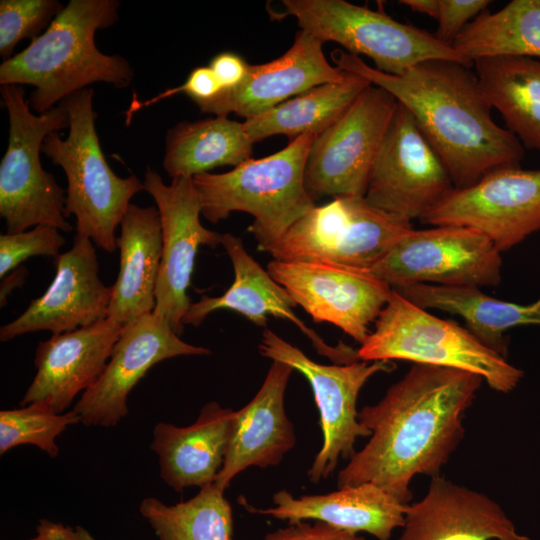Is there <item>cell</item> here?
Masks as SVG:
<instances>
[{"mask_svg":"<svg viewBox=\"0 0 540 540\" xmlns=\"http://www.w3.org/2000/svg\"><path fill=\"white\" fill-rule=\"evenodd\" d=\"M484 380L458 369L418 364L374 405L358 411L370 432L338 473V488L372 483L404 504L414 476H439L464 437L463 417Z\"/></svg>","mask_w":540,"mask_h":540,"instance_id":"cell-1","label":"cell"},{"mask_svg":"<svg viewBox=\"0 0 540 540\" xmlns=\"http://www.w3.org/2000/svg\"><path fill=\"white\" fill-rule=\"evenodd\" d=\"M331 58L340 70L388 91L412 114L455 188L470 186L496 169L520 166L523 146L492 119L471 67L435 59L391 75L343 50H334Z\"/></svg>","mask_w":540,"mask_h":540,"instance_id":"cell-2","label":"cell"},{"mask_svg":"<svg viewBox=\"0 0 540 540\" xmlns=\"http://www.w3.org/2000/svg\"><path fill=\"white\" fill-rule=\"evenodd\" d=\"M117 0H70L28 47L0 65V84L34 87L28 105L43 114L69 95L96 82L129 86L134 72L120 55L99 51L97 30L118 18Z\"/></svg>","mask_w":540,"mask_h":540,"instance_id":"cell-3","label":"cell"},{"mask_svg":"<svg viewBox=\"0 0 540 540\" xmlns=\"http://www.w3.org/2000/svg\"><path fill=\"white\" fill-rule=\"evenodd\" d=\"M317 134L289 141L280 151L260 159L250 158L225 173L193 177L201 214L216 224L241 211L254 220L248 230L258 249L268 250L304 214L315 206L304 183L306 161Z\"/></svg>","mask_w":540,"mask_h":540,"instance_id":"cell-4","label":"cell"},{"mask_svg":"<svg viewBox=\"0 0 540 540\" xmlns=\"http://www.w3.org/2000/svg\"><path fill=\"white\" fill-rule=\"evenodd\" d=\"M94 90H79L60 103L69 115V133L43 141L41 153L60 166L67 179L66 216L76 218V233L108 253L117 248L115 235L132 197L145 190L135 175L122 178L108 165L95 129Z\"/></svg>","mask_w":540,"mask_h":540,"instance_id":"cell-5","label":"cell"},{"mask_svg":"<svg viewBox=\"0 0 540 540\" xmlns=\"http://www.w3.org/2000/svg\"><path fill=\"white\" fill-rule=\"evenodd\" d=\"M359 361L405 360L474 373L495 391H512L523 372L467 328L441 319L395 290L357 350Z\"/></svg>","mask_w":540,"mask_h":540,"instance_id":"cell-6","label":"cell"},{"mask_svg":"<svg viewBox=\"0 0 540 540\" xmlns=\"http://www.w3.org/2000/svg\"><path fill=\"white\" fill-rule=\"evenodd\" d=\"M2 101L9 115V141L0 163V216L7 233H18L38 225L70 232L66 216V190L40 161L44 139L69 127L62 103L35 115L19 85L1 86Z\"/></svg>","mask_w":540,"mask_h":540,"instance_id":"cell-7","label":"cell"},{"mask_svg":"<svg viewBox=\"0 0 540 540\" xmlns=\"http://www.w3.org/2000/svg\"><path fill=\"white\" fill-rule=\"evenodd\" d=\"M275 18L293 16L302 31L323 44L336 42L354 55L371 58L375 69L403 75L415 65L435 59L471 67L452 47L434 34L401 23L383 10H372L345 0H283Z\"/></svg>","mask_w":540,"mask_h":540,"instance_id":"cell-8","label":"cell"},{"mask_svg":"<svg viewBox=\"0 0 540 540\" xmlns=\"http://www.w3.org/2000/svg\"><path fill=\"white\" fill-rule=\"evenodd\" d=\"M411 221L345 196L314 206L268 250L278 261H320L370 271L408 232Z\"/></svg>","mask_w":540,"mask_h":540,"instance_id":"cell-9","label":"cell"},{"mask_svg":"<svg viewBox=\"0 0 540 540\" xmlns=\"http://www.w3.org/2000/svg\"><path fill=\"white\" fill-rule=\"evenodd\" d=\"M397 106L388 91L370 84L336 122L315 136L304 174L314 201L324 196H365L373 162Z\"/></svg>","mask_w":540,"mask_h":540,"instance_id":"cell-10","label":"cell"},{"mask_svg":"<svg viewBox=\"0 0 540 540\" xmlns=\"http://www.w3.org/2000/svg\"><path fill=\"white\" fill-rule=\"evenodd\" d=\"M501 252L481 232L443 225L412 229L369 271L393 290L413 284L483 287L501 280Z\"/></svg>","mask_w":540,"mask_h":540,"instance_id":"cell-11","label":"cell"},{"mask_svg":"<svg viewBox=\"0 0 540 540\" xmlns=\"http://www.w3.org/2000/svg\"><path fill=\"white\" fill-rule=\"evenodd\" d=\"M259 351L272 361L290 365L310 383L320 414L323 444L307 475L313 483L327 479L340 458L350 459L355 454L356 440L370 436L358 420L357 398L373 375L391 371L393 364L390 361L320 364L270 329L263 331Z\"/></svg>","mask_w":540,"mask_h":540,"instance_id":"cell-12","label":"cell"},{"mask_svg":"<svg viewBox=\"0 0 540 540\" xmlns=\"http://www.w3.org/2000/svg\"><path fill=\"white\" fill-rule=\"evenodd\" d=\"M454 188L412 114L398 103L373 162L365 199L406 220H421Z\"/></svg>","mask_w":540,"mask_h":540,"instance_id":"cell-13","label":"cell"},{"mask_svg":"<svg viewBox=\"0 0 540 540\" xmlns=\"http://www.w3.org/2000/svg\"><path fill=\"white\" fill-rule=\"evenodd\" d=\"M420 221L472 228L500 252L508 250L540 230V170L496 169L470 186L454 188Z\"/></svg>","mask_w":540,"mask_h":540,"instance_id":"cell-14","label":"cell"},{"mask_svg":"<svg viewBox=\"0 0 540 540\" xmlns=\"http://www.w3.org/2000/svg\"><path fill=\"white\" fill-rule=\"evenodd\" d=\"M144 188L159 211L162 231V257L155 291L153 313L166 320L179 336L183 318L191 305L187 290L191 284L200 246L216 248L221 236L200 222L201 203L193 178L172 179L165 184L161 176L147 167Z\"/></svg>","mask_w":540,"mask_h":540,"instance_id":"cell-15","label":"cell"},{"mask_svg":"<svg viewBox=\"0 0 540 540\" xmlns=\"http://www.w3.org/2000/svg\"><path fill=\"white\" fill-rule=\"evenodd\" d=\"M267 271L314 322L331 323L360 345L393 291L367 270L327 262L273 259Z\"/></svg>","mask_w":540,"mask_h":540,"instance_id":"cell-16","label":"cell"},{"mask_svg":"<svg viewBox=\"0 0 540 540\" xmlns=\"http://www.w3.org/2000/svg\"><path fill=\"white\" fill-rule=\"evenodd\" d=\"M210 354L208 348L181 340L153 312L144 315L123 327L102 375L73 410L85 426H116L128 415L129 393L152 366L177 356Z\"/></svg>","mask_w":540,"mask_h":540,"instance_id":"cell-17","label":"cell"},{"mask_svg":"<svg viewBox=\"0 0 540 540\" xmlns=\"http://www.w3.org/2000/svg\"><path fill=\"white\" fill-rule=\"evenodd\" d=\"M94 245L76 233L72 247L54 258L55 276L47 290L16 319L1 326V342L41 330L61 334L107 318L113 287L99 277Z\"/></svg>","mask_w":540,"mask_h":540,"instance_id":"cell-18","label":"cell"},{"mask_svg":"<svg viewBox=\"0 0 540 540\" xmlns=\"http://www.w3.org/2000/svg\"><path fill=\"white\" fill-rule=\"evenodd\" d=\"M122 329L105 318L40 342L34 358L36 374L20 406L37 402L64 413L102 375Z\"/></svg>","mask_w":540,"mask_h":540,"instance_id":"cell-19","label":"cell"},{"mask_svg":"<svg viewBox=\"0 0 540 540\" xmlns=\"http://www.w3.org/2000/svg\"><path fill=\"white\" fill-rule=\"evenodd\" d=\"M322 46L319 40L298 31L292 46L282 56L264 64L250 65L239 87L223 91L216 99L199 107L200 111L215 116L235 113L246 120L311 88L344 80L347 72L327 61Z\"/></svg>","mask_w":540,"mask_h":540,"instance_id":"cell-20","label":"cell"},{"mask_svg":"<svg viewBox=\"0 0 540 540\" xmlns=\"http://www.w3.org/2000/svg\"><path fill=\"white\" fill-rule=\"evenodd\" d=\"M221 245L232 262L234 282L221 296L203 295L199 301L191 303L183 318L184 326H199L210 313L222 309L238 312L260 327L266 326L269 316L282 318L294 323L319 353L341 364L357 361V351L344 344L327 345L295 314L294 299L246 251L240 237L222 234Z\"/></svg>","mask_w":540,"mask_h":540,"instance_id":"cell-21","label":"cell"},{"mask_svg":"<svg viewBox=\"0 0 540 540\" xmlns=\"http://www.w3.org/2000/svg\"><path fill=\"white\" fill-rule=\"evenodd\" d=\"M293 368L272 361L253 399L234 411L223 466L214 482L225 491L233 478L249 467L278 465L294 447L293 423L284 406L286 387Z\"/></svg>","mask_w":540,"mask_h":540,"instance_id":"cell-22","label":"cell"},{"mask_svg":"<svg viewBox=\"0 0 540 540\" xmlns=\"http://www.w3.org/2000/svg\"><path fill=\"white\" fill-rule=\"evenodd\" d=\"M397 540H529L489 496L439 476L409 504Z\"/></svg>","mask_w":540,"mask_h":540,"instance_id":"cell-23","label":"cell"},{"mask_svg":"<svg viewBox=\"0 0 540 540\" xmlns=\"http://www.w3.org/2000/svg\"><path fill=\"white\" fill-rule=\"evenodd\" d=\"M273 503V507L258 509L244 498L241 501L254 514L272 516L289 523L321 521L354 533L366 532L378 540H389L395 529L403 527L409 505L372 483L298 498L287 490H280L273 495Z\"/></svg>","mask_w":540,"mask_h":540,"instance_id":"cell-24","label":"cell"},{"mask_svg":"<svg viewBox=\"0 0 540 540\" xmlns=\"http://www.w3.org/2000/svg\"><path fill=\"white\" fill-rule=\"evenodd\" d=\"M233 410L205 404L194 423L178 427L159 422L150 449L159 457L160 476L176 492L212 484L223 466Z\"/></svg>","mask_w":540,"mask_h":540,"instance_id":"cell-25","label":"cell"},{"mask_svg":"<svg viewBox=\"0 0 540 540\" xmlns=\"http://www.w3.org/2000/svg\"><path fill=\"white\" fill-rule=\"evenodd\" d=\"M117 237L120 270L112 285L107 318L124 327L150 314L162 257V231L157 207L130 204Z\"/></svg>","mask_w":540,"mask_h":540,"instance_id":"cell-26","label":"cell"},{"mask_svg":"<svg viewBox=\"0 0 540 540\" xmlns=\"http://www.w3.org/2000/svg\"><path fill=\"white\" fill-rule=\"evenodd\" d=\"M395 291L423 309H438L462 317L473 335L505 358L508 329L540 325V297L522 305L488 296L478 287L413 284Z\"/></svg>","mask_w":540,"mask_h":540,"instance_id":"cell-27","label":"cell"},{"mask_svg":"<svg viewBox=\"0 0 540 540\" xmlns=\"http://www.w3.org/2000/svg\"><path fill=\"white\" fill-rule=\"evenodd\" d=\"M479 88L508 130L529 149L540 151V59L494 56L473 62Z\"/></svg>","mask_w":540,"mask_h":540,"instance_id":"cell-28","label":"cell"},{"mask_svg":"<svg viewBox=\"0 0 540 540\" xmlns=\"http://www.w3.org/2000/svg\"><path fill=\"white\" fill-rule=\"evenodd\" d=\"M254 142L244 123L227 116L183 121L165 136L163 168L171 179L191 177L251 158Z\"/></svg>","mask_w":540,"mask_h":540,"instance_id":"cell-29","label":"cell"},{"mask_svg":"<svg viewBox=\"0 0 540 540\" xmlns=\"http://www.w3.org/2000/svg\"><path fill=\"white\" fill-rule=\"evenodd\" d=\"M371 83L348 73L340 82L311 88L274 108L246 119V132L255 143L273 135H285L290 141L297 137L319 134L350 107Z\"/></svg>","mask_w":540,"mask_h":540,"instance_id":"cell-30","label":"cell"},{"mask_svg":"<svg viewBox=\"0 0 540 540\" xmlns=\"http://www.w3.org/2000/svg\"><path fill=\"white\" fill-rule=\"evenodd\" d=\"M453 50L467 63L494 56L540 59V0H513L484 10L457 36Z\"/></svg>","mask_w":540,"mask_h":540,"instance_id":"cell-31","label":"cell"},{"mask_svg":"<svg viewBox=\"0 0 540 540\" xmlns=\"http://www.w3.org/2000/svg\"><path fill=\"white\" fill-rule=\"evenodd\" d=\"M139 512L159 540H233L232 507L215 483L173 505L146 497Z\"/></svg>","mask_w":540,"mask_h":540,"instance_id":"cell-32","label":"cell"},{"mask_svg":"<svg viewBox=\"0 0 540 540\" xmlns=\"http://www.w3.org/2000/svg\"><path fill=\"white\" fill-rule=\"evenodd\" d=\"M80 422L72 409L56 413L42 403H30L0 411V454L19 445L30 444L54 458L59 453L56 438L67 427Z\"/></svg>","mask_w":540,"mask_h":540,"instance_id":"cell-33","label":"cell"},{"mask_svg":"<svg viewBox=\"0 0 540 540\" xmlns=\"http://www.w3.org/2000/svg\"><path fill=\"white\" fill-rule=\"evenodd\" d=\"M64 5L57 0H1L0 55L4 61L12 57L17 43L34 39L48 28Z\"/></svg>","mask_w":540,"mask_h":540,"instance_id":"cell-34","label":"cell"},{"mask_svg":"<svg viewBox=\"0 0 540 540\" xmlns=\"http://www.w3.org/2000/svg\"><path fill=\"white\" fill-rule=\"evenodd\" d=\"M65 244L59 229L38 225L18 233L0 235V277L3 279L23 261L33 256L57 257Z\"/></svg>","mask_w":540,"mask_h":540,"instance_id":"cell-35","label":"cell"},{"mask_svg":"<svg viewBox=\"0 0 540 540\" xmlns=\"http://www.w3.org/2000/svg\"><path fill=\"white\" fill-rule=\"evenodd\" d=\"M489 0H439L438 27L434 36L443 44L452 46L463 29L481 12Z\"/></svg>","mask_w":540,"mask_h":540,"instance_id":"cell-36","label":"cell"},{"mask_svg":"<svg viewBox=\"0 0 540 540\" xmlns=\"http://www.w3.org/2000/svg\"><path fill=\"white\" fill-rule=\"evenodd\" d=\"M262 540H364L358 533L342 530L321 521L289 523L268 533Z\"/></svg>","mask_w":540,"mask_h":540,"instance_id":"cell-37","label":"cell"},{"mask_svg":"<svg viewBox=\"0 0 540 540\" xmlns=\"http://www.w3.org/2000/svg\"><path fill=\"white\" fill-rule=\"evenodd\" d=\"M249 66L240 55L230 51L217 54L209 64L223 91L239 87L246 79Z\"/></svg>","mask_w":540,"mask_h":540,"instance_id":"cell-38","label":"cell"},{"mask_svg":"<svg viewBox=\"0 0 540 540\" xmlns=\"http://www.w3.org/2000/svg\"><path fill=\"white\" fill-rule=\"evenodd\" d=\"M26 540H96L85 528L71 527L49 519H40L35 535Z\"/></svg>","mask_w":540,"mask_h":540,"instance_id":"cell-39","label":"cell"},{"mask_svg":"<svg viewBox=\"0 0 540 540\" xmlns=\"http://www.w3.org/2000/svg\"><path fill=\"white\" fill-rule=\"evenodd\" d=\"M26 275H27V271L25 270V268L20 267L12 271V274L9 275L8 277L3 278L4 280L1 283V290H0L1 307H3L6 304L8 294L15 287L21 286L23 284Z\"/></svg>","mask_w":540,"mask_h":540,"instance_id":"cell-40","label":"cell"},{"mask_svg":"<svg viewBox=\"0 0 540 540\" xmlns=\"http://www.w3.org/2000/svg\"><path fill=\"white\" fill-rule=\"evenodd\" d=\"M401 4L409 7L413 12L425 14L437 19L439 13V0H401Z\"/></svg>","mask_w":540,"mask_h":540,"instance_id":"cell-41","label":"cell"}]
</instances>
